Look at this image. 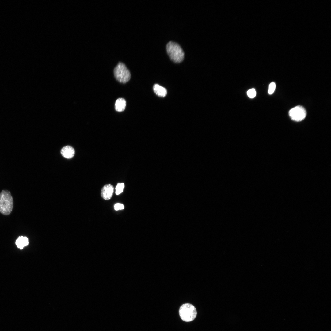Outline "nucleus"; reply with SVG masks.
Instances as JSON below:
<instances>
[{
	"label": "nucleus",
	"mask_w": 331,
	"mask_h": 331,
	"mask_svg": "<svg viewBox=\"0 0 331 331\" xmlns=\"http://www.w3.org/2000/svg\"><path fill=\"white\" fill-rule=\"evenodd\" d=\"M124 187V183H118L115 188L116 194L118 195L121 193L123 191Z\"/></svg>",
	"instance_id": "obj_11"
},
{
	"label": "nucleus",
	"mask_w": 331,
	"mask_h": 331,
	"mask_svg": "<svg viewBox=\"0 0 331 331\" xmlns=\"http://www.w3.org/2000/svg\"><path fill=\"white\" fill-rule=\"evenodd\" d=\"M276 84L274 82H272L269 85L268 93L269 94H272L274 92L276 88Z\"/></svg>",
	"instance_id": "obj_12"
},
{
	"label": "nucleus",
	"mask_w": 331,
	"mask_h": 331,
	"mask_svg": "<svg viewBox=\"0 0 331 331\" xmlns=\"http://www.w3.org/2000/svg\"><path fill=\"white\" fill-rule=\"evenodd\" d=\"M126 105V101L123 98H119L116 101L115 109L117 112H122L125 109Z\"/></svg>",
	"instance_id": "obj_9"
},
{
	"label": "nucleus",
	"mask_w": 331,
	"mask_h": 331,
	"mask_svg": "<svg viewBox=\"0 0 331 331\" xmlns=\"http://www.w3.org/2000/svg\"><path fill=\"white\" fill-rule=\"evenodd\" d=\"M153 89L155 94L160 97H164L167 93V91L165 88L157 84L153 86Z\"/></svg>",
	"instance_id": "obj_8"
},
{
	"label": "nucleus",
	"mask_w": 331,
	"mask_h": 331,
	"mask_svg": "<svg viewBox=\"0 0 331 331\" xmlns=\"http://www.w3.org/2000/svg\"><path fill=\"white\" fill-rule=\"evenodd\" d=\"M289 114L292 120L298 122L304 119L306 116V112L302 106L298 105L290 110Z\"/></svg>",
	"instance_id": "obj_5"
},
{
	"label": "nucleus",
	"mask_w": 331,
	"mask_h": 331,
	"mask_svg": "<svg viewBox=\"0 0 331 331\" xmlns=\"http://www.w3.org/2000/svg\"><path fill=\"white\" fill-rule=\"evenodd\" d=\"M114 208V209L115 210L118 211L119 210H122L124 209V207L123 204L118 203L115 204Z\"/></svg>",
	"instance_id": "obj_14"
},
{
	"label": "nucleus",
	"mask_w": 331,
	"mask_h": 331,
	"mask_svg": "<svg viewBox=\"0 0 331 331\" xmlns=\"http://www.w3.org/2000/svg\"><path fill=\"white\" fill-rule=\"evenodd\" d=\"M179 312L181 319L186 322L193 321L196 318L197 314L194 306L188 303L182 305L179 308Z\"/></svg>",
	"instance_id": "obj_3"
},
{
	"label": "nucleus",
	"mask_w": 331,
	"mask_h": 331,
	"mask_svg": "<svg viewBox=\"0 0 331 331\" xmlns=\"http://www.w3.org/2000/svg\"><path fill=\"white\" fill-rule=\"evenodd\" d=\"M167 53L170 59L176 63L182 62L184 58V53L181 46L177 43L170 41L166 46Z\"/></svg>",
	"instance_id": "obj_1"
},
{
	"label": "nucleus",
	"mask_w": 331,
	"mask_h": 331,
	"mask_svg": "<svg viewBox=\"0 0 331 331\" xmlns=\"http://www.w3.org/2000/svg\"><path fill=\"white\" fill-rule=\"evenodd\" d=\"M114 192L113 186L111 184L104 186L101 190V196L105 200H109L112 197Z\"/></svg>",
	"instance_id": "obj_6"
},
{
	"label": "nucleus",
	"mask_w": 331,
	"mask_h": 331,
	"mask_svg": "<svg viewBox=\"0 0 331 331\" xmlns=\"http://www.w3.org/2000/svg\"><path fill=\"white\" fill-rule=\"evenodd\" d=\"M247 94L250 98L254 97L256 95V92L255 89L252 88L248 90L247 92Z\"/></svg>",
	"instance_id": "obj_13"
},
{
	"label": "nucleus",
	"mask_w": 331,
	"mask_h": 331,
	"mask_svg": "<svg viewBox=\"0 0 331 331\" xmlns=\"http://www.w3.org/2000/svg\"><path fill=\"white\" fill-rule=\"evenodd\" d=\"M114 74L116 79L119 82L125 83L131 78L130 73L125 65L119 62L114 69Z\"/></svg>",
	"instance_id": "obj_4"
},
{
	"label": "nucleus",
	"mask_w": 331,
	"mask_h": 331,
	"mask_svg": "<svg viewBox=\"0 0 331 331\" xmlns=\"http://www.w3.org/2000/svg\"><path fill=\"white\" fill-rule=\"evenodd\" d=\"M61 153L63 156L67 159H70L73 157L75 154L74 148L70 146L67 145L63 147L61 150Z\"/></svg>",
	"instance_id": "obj_7"
},
{
	"label": "nucleus",
	"mask_w": 331,
	"mask_h": 331,
	"mask_svg": "<svg viewBox=\"0 0 331 331\" xmlns=\"http://www.w3.org/2000/svg\"><path fill=\"white\" fill-rule=\"evenodd\" d=\"M13 207V200L10 192L3 190L0 193V212L7 215L10 214Z\"/></svg>",
	"instance_id": "obj_2"
},
{
	"label": "nucleus",
	"mask_w": 331,
	"mask_h": 331,
	"mask_svg": "<svg viewBox=\"0 0 331 331\" xmlns=\"http://www.w3.org/2000/svg\"><path fill=\"white\" fill-rule=\"evenodd\" d=\"M15 243L18 248L21 249L28 245V239L26 237L19 236L16 240Z\"/></svg>",
	"instance_id": "obj_10"
}]
</instances>
